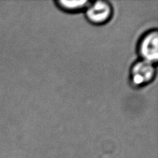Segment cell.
<instances>
[{
	"label": "cell",
	"instance_id": "1",
	"mask_svg": "<svg viewBox=\"0 0 158 158\" xmlns=\"http://www.w3.org/2000/svg\"><path fill=\"white\" fill-rule=\"evenodd\" d=\"M156 74V64L139 60L131 66L130 69V82L134 87H143L154 81Z\"/></svg>",
	"mask_w": 158,
	"mask_h": 158
},
{
	"label": "cell",
	"instance_id": "2",
	"mask_svg": "<svg viewBox=\"0 0 158 158\" xmlns=\"http://www.w3.org/2000/svg\"><path fill=\"white\" fill-rule=\"evenodd\" d=\"M140 60L156 64L158 60V32L153 29L145 32L137 45Z\"/></svg>",
	"mask_w": 158,
	"mask_h": 158
},
{
	"label": "cell",
	"instance_id": "3",
	"mask_svg": "<svg viewBox=\"0 0 158 158\" xmlns=\"http://www.w3.org/2000/svg\"><path fill=\"white\" fill-rule=\"evenodd\" d=\"M88 21L94 25L101 26L107 23L114 14V9L107 1L89 2L84 10Z\"/></svg>",
	"mask_w": 158,
	"mask_h": 158
},
{
	"label": "cell",
	"instance_id": "4",
	"mask_svg": "<svg viewBox=\"0 0 158 158\" xmlns=\"http://www.w3.org/2000/svg\"><path fill=\"white\" fill-rule=\"evenodd\" d=\"M89 2L86 0H80V1H66V0H60L56 2L57 7L61 10L69 13H76V12H82L86 9Z\"/></svg>",
	"mask_w": 158,
	"mask_h": 158
}]
</instances>
